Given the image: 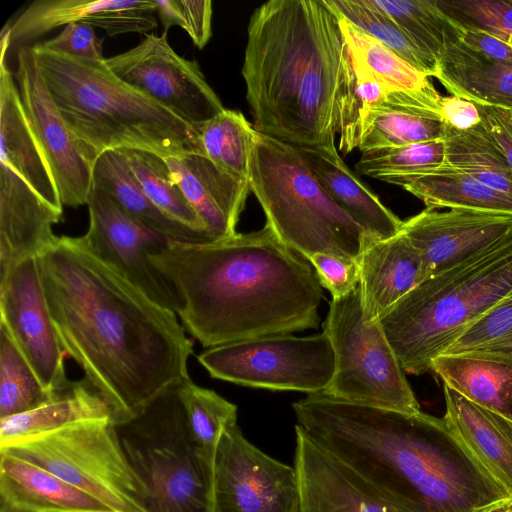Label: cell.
Here are the masks:
<instances>
[{
  "label": "cell",
  "instance_id": "obj_6",
  "mask_svg": "<svg viewBox=\"0 0 512 512\" xmlns=\"http://www.w3.org/2000/svg\"><path fill=\"white\" fill-rule=\"evenodd\" d=\"M511 293L512 229L471 258L422 281L379 323L403 370L420 375Z\"/></svg>",
  "mask_w": 512,
  "mask_h": 512
},
{
  "label": "cell",
  "instance_id": "obj_1",
  "mask_svg": "<svg viewBox=\"0 0 512 512\" xmlns=\"http://www.w3.org/2000/svg\"><path fill=\"white\" fill-rule=\"evenodd\" d=\"M37 259L59 342L116 425L189 377L194 343L175 311L94 255L83 236H57Z\"/></svg>",
  "mask_w": 512,
  "mask_h": 512
},
{
  "label": "cell",
  "instance_id": "obj_50",
  "mask_svg": "<svg viewBox=\"0 0 512 512\" xmlns=\"http://www.w3.org/2000/svg\"><path fill=\"white\" fill-rule=\"evenodd\" d=\"M440 115L445 124L458 131H467L481 123L475 103L457 96H442Z\"/></svg>",
  "mask_w": 512,
  "mask_h": 512
},
{
  "label": "cell",
  "instance_id": "obj_12",
  "mask_svg": "<svg viewBox=\"0 0 512 512\" xmlns=\"http://www.w3.org/2000/svg\"><path fill=\"white\" fill-rule=\"evenodd\" d=\"M215 512H301L296 469L263 453L237 420L223 430L213 456Z\"/></svg>",
  "mask_w": 512,
  "mask_h": 512
},
{
  "label": "cell",
  "instance_id": "obj_30",
  "mask_svg": "<svg viewBox=\"0 0 512 512\" xmlns=\"http://www.w3.org/2000/svg\"><path fill=\"white\" fill-rule=\"evenodd\" d=\"M435 78L452 96L512 108V65L491 61L459 41L444 51Z\"/></svg>",
  "mask_w": 512,
  "mask_h": 512
},
{
  "label": "cell",
  "instance_id": "obj_33",
  "mask_svg": "<svg viewBox=\"0 0 512 512\" xmlns=\"http://www.w3.org/2000/svg\"><path fill=\"white\" fill-rule=\"evenodd\" d=\"M444 144L447 165L494 190L512 196V168L482 123L467 131L447 126Z\"/></svg>",
  "mask_w": 512,
  "mask_h": 512
},
{
  "label": "cell",
  "instance_id": "obj_11",
  "mask_svg": "<svg viewBox=\"0 0 512 512\" xmlns=\"http://www.w3.org/2000/svg\"><path fill=\"white\" fill-rule=\"evenodd\" d=\"M211 377L238 385L322 393L335 372L332 344L321 334L272 335L207 348L197 356Z\"/></svg>",
  "mask_w": 512,
  "mask_h": 512
},
{
  "label": "cell",
  "instance_id": "obj_25",
  "mask_svg": "<svg viewBox=\"0 0 512 512\" xmlns=\"http://www.w3.org/2000/svg\"><path fill=\"white\" fill-rule=\"evenodd\" d=\"M114 511L50 471L0 451V512Z\"/></svg>",
  "mask_w": 512,
  "mask_h": 512
},
{
  "label": "cell",
  "instance_id": "obj_52",
  "mask_svg": "<svg viewBox=\"0 0 512 512\" xmlns=\"http://www.w3.org/2000/svg\"><path fill=\"white\" fill-rule=\"evenodd\" d=\"M93 512H115V511H93Z\"/></svg>",
  "mask_w": 512,
  "mask_h": 512
},
{
  "label": "cell",
  "instance_id": "obj_45",
  "mask_svg": "<svg viewBox=\"0 0 512 512\" xmlns=\"http://www.w3.org/2000/svg\"><path fill=\"white\" fill-rule=\"evenodd\" d=\"M164 32L172 26L184 29L193 43L202 49L212 35L210 0H153Z\"/></svg>",
  "mask_w": 512,
  "mask_h": 512
},
{
  "label": "cell",
  "instance_id": "obj_31",
  "mask_svg": "<svg viewBox=\"0 0 512 512\" xmlns=\"http://www.w3.org/2000/svg\"><path fill=\"white\" fill-rule=\"evenodd\" d=\"M92 184L111 195L134 219L170 241L197 243L213 241L166 216L143 191L118 150L106 151L93 164Z\"/></svg>",
  "mask_w": 512,
  "mask_h": 512
},
{
  "label": "cell",
  "instance_id": "obj_28",
  "mask_svg": "<svg viewBox=\"0 0 512 512\" xmlns=\"http://www.w3.org/2000/svg\"><path fill=\"white\" fill-rule=\"evenodd\" d=\"M431 370L470 401L512 420V352L441 355Z\"/></svg>",
  "mask_w": 512,
  "mask_h": 512
},
{
  "label": "cell",
  "instance_id": "obj_15",
  "mask_svg": "<svg viewBox=\"0 0 512 512\" xmlns=\"http://www.w3.org/2000/svg\"><path fill=\"white\" fill-rule=\"evenodd\" d=\"M86 205L89 228L82 236L90 251L153 301L175 311L174 294L149 258L170 240L134 219L111 195L94 185Z\"/></svg>",
  "mask_w": 512,
  "mask_h": 512
},
{
  "label": "cell",
  "instance_id": "obj_32",
  "mask_svg": "<svg viewBox=\"0 0 512 512\" xmlns=\"http://www.w3.org/2000/svg\"><path fill=\"white\" fill-rule=\"evenodd\" d=\"M422 200L426 208L469 209L512 214V196L494 190L446 163L434 170L391 178Z\"/></svg>",
  "mask_w": 512,
  "mask_h": 512
},
{
  "label": "cell",
  "instance_id": "obj_44",
  "mask_svg": "<svg viewBox=\"0 0 512 512\" xmlns=\"http://www.w3.org/2000/svg\"><path fill=\"white\" fill-rule=\"evenodd\" d=\"M512 352V293L471 325L443 354Z\"/></svg>",
  "mask_w": 512,
  "mask_h": 512
},
{
  "label": "cell",
  "instance_id": "obj_14",
  "mask_svg": "<svg viewBox=\"0 0 512 512\" xmlns=\"http://www.w3.org/2000/svg\"><path fill=\"white\" fill-rule=\"evenodd\" d=\"M0 324L47 391L54 392L68 383L67 354L50 318L37 257L0 273Z\"/></svg>",
  "mask_w": 512,
  "mask_h": 512
},
{
  "label": "cell",
  "instance_id": "obj_24",
  "mask_svg": "<svg viewBox=\"0 0 512 512\" xmlns=\"http://www.w3.org/2000/svg\"><path fill=\"white\" fill-rule=\"evenodd\" d=\"M357 261L362 307L368 323L378 322L422 282L420 254L402 231L386 239L370 237Z\"/></svg>",
  "mask_w": 512,
  "mask_h": 512
},
{
  "label": "cell",
  "instance_id": "obj_41",
  "mask_svg": "<svg viewBox=\"0 0 512 512\" xmlns=\"http://www.w3.org/2000/svg\"><path fill=\"white\" fill-rule=\"evenodd\" d=\"M446 162L444 139L363 151L355 168L381 181L434 170Z\"/></svg>",
  "mask_w": 512,
  "mask_h": 512
},
{
  "label": "cell",
  "instance_id": "obj_3",
  "mask_svg": "<svg viewBox=\"0 0 512 512\" xmlns=\"http://www.w3.org/2000/svg\"><path fill=\"white\" fill-rule=\"evenodd\" d=\"M149 258L184 329L205 348L318 327L315 271L268 224L213 241H170Z\"/></svg>",
  "mask_w": 512,
  "mask_h": 512
},
{
  "label": "cell",
  "instance_id": "obj_10",
  "mask_svg": "<svg viewBox=\"0 0 512 512\" xmlns=\"http://www.w3.org/2000/svg\"><path fill=\"white\" fill-rule=\"evenodd\" d=\"M323 330L335 353V372L322 393L367 406L420 412L379 321L365 320L360 282L347 295L331 300Z\"/></svg>",
  "mask_w": 512,
  "mask_h": 512
},
{
  "label": "cell",
  "instance_id": "obj_8",
  "mask_svg": "<svg viewBox=\"0 0 512 512\" xmlns=\"http://www.w3.org/2000/svg\"><path fill=\"white\" fill-rule=\"evenodd\" d=\"M177 384L115 424L117 433L141 483L146 512H215L213 458L189 432Z\"/></svg>",
  "mask_w": 512,
  "mask_h": 512
},
{
  "label": "cell",
  "instance_id": "obj_7",
  "mask_svg": "<svg viewBox=\"0 0 512 512\" xmlns=\"http://www.w3.org/2000/svg\"><path fill=\"white\" fill-rule=\"evenodd\" d=\"M249 187L266 224L306 260L315 253L358 260L372 237L326 192L297 147L259 132Z\"/></svg>",
  "mask_w": 512,
  "mask_h": 512
},
{
  "label": "cell",
  "instance_id": "obj_38",
  "mask_svg": "<svg viewBox=\"0 0 512 512\" xmlns=\"http://www.w3.org/2000/svg\"><path fill=\"white\" fill-rule=\"evenodd\" d=\"M335 12L391 49L428 77L437 74V60L423 52L392 17L373 0H324Z\"/></svg>",
  "mask_w": 512,
  "mask_h": 512
},
{
  "label": "cell",
  "instance_id": "obj_51",
  "mask_svg": "<svg viewBox=\"0 0 512 512\" xmlns=\"http://www.w3.org/2000/svg\"><path fill=\"white\" fill-rule=\"evenodd\" d=\"M499 512H512V506L507 507V508H505V509H503V510H501Z\"/></svg>",
  "mask_w": 512,
  "mask_h": 512
},
{
  "label": "cell",
  "instance_id": "obj_49",
  "mask_svg": "<svg viewBox=\"0 0 512 512\" xmlns=\"http://www.w3.org/2000/svg\"><path fill=\"white\" fill-rule=\"evenodd\" d=\"M459 42L491 61L512 65V48L487 33L460 27Z\"/></svg>",
  "mask_w": 512,
  "mask_h": 512
},
{
  "label": "cell",
  "instance_id": "obj_2",
  "mask_svg": "<svg viewBox=\"0 0 512 512\" xmlns=\"http://www.w3.org/2000/svg\"><path fill=\"white\" fill-rule=\"evenodd\" d=\"M293 410L307 436L402 512H499L512 495L446 420L309 394Z\"/></svg>",
  "mask_w": 512,
  "mask_h": 512
},
{
  "label": "cell",
  "instance_id": "obj_26",
  "mask_svg": "<svg viewBox=\"0 0 512 512\" xmlns=\"http://www.w3.org/2000/svg\"><path fill=\"white\" fill-rule=\"evenodd\" d=\"M444 419L476 459L512 495V420L444 384Z\"/></svg>",
  "mask_w": 512,
  "mask_h": 512
},
{
  "label": "cell",
  "instance_id": "obj_27",
  "mask_svg": "<svg viewBox=\"0 0 512 512\" xmlns=\"http://www.w3.org/2000/svg\"><path fill=\"white\" fill-rule=\"evenodd\" d=\"M297 148L321 186L368 234L386 239L402 231L404 221L348 168L336 147Z\"/></svg>",
  "mask_w": 512,
  "mask_h": 512
},
{
  "label": "cell",
  "instance_id": "obj_4",
  "mask_svg": "<svg viewBox=\"0 0 512 512\" xmlns=\"http://www.w3.org/2000/svg\"><path fill=\"white\" fill-rule=\"evenodd\" d=\"M242 66L257 132L299 148H334L352 70L338 15L324 0H270L248 24Z\"/></svg>",
  "mask_w": 512,
  "mask_h": 512
},
{
  "label": "cell",
  "instance_id": "obj_22",
  "mask_svg": "<svg viewBox=\"0 0 512 512\" xmlns=\"http://www.w3.org/2000/svg\"><path fill=\"white\" fill-rule=\"evenodd\" d=\"M62 216L0 163V273L49 247L57 237L53 226Z\"/></svg>",
  "mask_w": 512,
  "mask_h": 512
},
{
  "label": "cell",
  "instance_id": "obj_39",
  "mask_svg": "<svg viewBox=\"0 0 512 512\" xmlns=\"http://www.w3.org/2000/svg\"><path fill=\"white\" fill-rule=\"evenodd\" d=\"M52 394L43 387L8 330L0 324V419L35 409Z\"/></svg>",
  "mask_w": 512,
  "mask_h": 512
},
{
  "label": "cell",
  "instance_id": "obj_16",
  "mask_svg": "<svg viewBox=\"0 0 512 512\" xmlns=\"http://www.w3.org/2000/svg\"><path fill=\"white\" fill-rule=\"evenodd\" d=\"M17 83L22 107L49 164L63 206L87 204L92 189V165L82 156L39 69L33 46L16 51Z\"/></svg>",
  "mask_w": 512,
  "mask_h": 512
},
{
  "label": "cell",
  "instance_id": "obj_46",
  "mask_svg": "<svg viewBox=\"0 0 512 512\" xmlns=\"http://www.w3.org/2000/svg\"><path fill=\"white\" fill-rule=\"evenodd\" d=\"M314 267L321 286L340 298L354 290L360 282V268L355 259L329 253H315L307 259Z\"/></svg>",
  "mask_w": 512,
  "mask_h": 512
},
{
  "label": "cell",
  "instance_id": "obj_21",
  "mask_svg": "<svg viewBox=\"0 0 512 512\" xmlns=\"http://www.w3.org/2000/svg\"><path fill=\"white\" fill-rule=\"evenodd\" d=\"M164 159L173 180L211 238L218 240L236 234L250 191L249 183L227 173L201 153Z\"/></svg>",
  "mask_w": 512,
  "mask_h": 512
},
{
  "label": "cell",
  "instance_id": "obj_37",
  "mask_svg": "<svg viewBox=\"0 0 512 512\" xmlns=\"http://www.w3.org/2000/svg\"><path fill=\"white\" fill-rule=\"evenodd\" d=\"M408 37L437 62L448 46L459 41L460 27L436 0H373Z\"/></svg>",
  "mask_w": 512,
  "mask_h": 512
},
{
  "label": "cell",
  "instance_id": "obj_9",
  "mask_svg": "<svg viewBox=\"0 0 512 512\" xmlns=\"http://www.w3.org/2000/svg\"><path fill=\"white\" fill-rule=\"evenodd\" d=\"M0 451L50 471L115 512H146L141 483L110 419L80 421Z\"/></svg>",
  "mask_w": 512,
  "mask_h": 512
},
{
  "label": "cell",
  "instance_id": "obj_42",
  "mask_svg": "<svg viewBox=\"0 0 512 512\" xmlns=\"http://www.w3.org/2000/svg\"><path fill=\"white\" fill-rule=\"evenodd\" d=\"M351 61L352 70L347 78L339 107L337 134L340 135L339 149L343 154L358 148L363 113L387 92L365 68L352 58Z\"/></svg>",
  "mask_w": 512,
  "mask_h": 512
},
{
  "label": "cell",
  "instance_id": "obj_36",
  "mask_svg": "<svg viewBox=\"0 0 512 512\" xmlns=\"http://www.w3.org/2000/svg\"><path fill=\"white\" fill-rule=\"evenodd\" d=\"M204 154L218 167L249 183L257 131L237 110L224 109L199 128Z\"/></svg>",
  "mask_w": 512,
  "mask_h": 512
},
{
  "label": "cell",
  "instance_id": "obj_35",
  "mask_svg": "<svg viewBox=\"0 0 512 512\" xmlns=\"http://www.w3.org/2000/svg\"><path fill=\"white\" fill-rule=\"evenodd\" d=\"M118 151L145 194L159 210L174 221L209 235L203 222L173 180L163 157L141 149L123 148Z\"/></svg>",
  "mask_w": 512,
  "mask_h": 512
},
{
  "label": "cell",
  "instance_id": "obj_48",
  "mask_svg": "<svg viewBox=\"0 0 512 512\" xmlns=\"http://www.w3.org/2000/svg\"><path fill=\"white\" fill-rule=\"evenodd\" d=\"M477 107L481 123L500 146L512 168V108L485 105Z\"/></svg>",
  "mask_w": 512,
  "mask_h": 512
},
{
  "label": "cell",
  "instance_id": "obj_20",
  "mask_svg": "<svg viewBox=\"0 0 512 512\" xmlns=\"http://www.w3.org/2000/svg\"><path fill=\"white\" fill-rule=\"evenodd\" d=\"M10 30L8 22L0 37V163L11 168L48 205L63 212L51 169L24 113L14 74L6 63Z\"/></svg>",
  "mask_w": 512,
  "mask_h": 512
},
{
  "label": "cell",
  "instance_id": "obj_47",
  "mask_svg": "<svg viewBox=\"0 0 512 512\" xmlns=\"http://www.w3.org/2000/svg\"><path fill=\"white\" fill-rule=\"evenodd\" d=\"M103 40L93 27L83 23L67 24L61 33L40 45L57 54L76 59L105 60L102 53Z\"/></svg>",
  "mask_w": 512,
  "mask_h": 512
},
{
  "label": "cell",
  "instance_id": "obj_43",
  "mask_svg": "<svg viewBox=\"0 0 512 512\" xmlns=\"http://www.w3.org/2000/svg\"><path fill=\"white\" fill-rule=\"evenodd\" d=\"M457 25L487 33L512 48V0H436Z\"/></svg>",
  "mask_w": 512,
  "mask_h": 512
},
{
  "label": "cell",
  "instance_id": "obj_29",
  "mask_svg": "<svg viewBox=\"0 0 512 512\" xmlns=\"http://www.w3.org/2000/svg\"><path fill=\"white\" fill-rule=\"evenodd\" d=\"M92 419L114 422L111 407L85 378L69 380L37 408L0 419V447Z\"/></svg>",
  "mask_w": 512,
  "mask_h": 512
},
{
  "label": "cell",
  "instance_id": "obj_34",
  "mask_svg": "<svg viewBox=\"0 0 512 512\" xmlns=\"http://www.w3.org/2000/svg\"><path fill=\"white\" fill-rule=\"evenodd\" d=\"M335 13L351 58L374 76L387 91L438 94L427 75L342 15Z\"/></svg>",
  "mask_w": 512,
  "mask_h": 512
},
{
  "label": "cell",
  "instance_id": "obj_13",
  "mask_svg": "<svg viewBox=\"0 0 512 512\" xmlns=\"http://www.w3.org/2000/svg\"><path fill=\"white\" fill-rule=\"evenodd\" d=\"M105 62L121 80L198 130L225 109L198 63L178 55L167 32L146 34L138 45Z\"/></svg>",
  "mask_w": 512,
  "mask_h": 512
},
{
  "label": "cell",
  "instance_id": "obj_19",
  "mask_svg": "<svg viewBox=\"0 0 512 512\" xmlns=\"http://www.w3.org/2000/svg\"><path fill=\"white\" fill-rule=\"evenodd\" d=\"M153 0H36L11 25L10 48L30 46L70 23L103 29L108 36L146 33L158 26Z\"/></svg>",
  "mask_w": 512,
  "mask_h": 512
},
{
  "label": "cell",
  "instance_id": "obj_17",
  "mask_svg": "<svg viewBox=\"0 0 512 512\" xmlns=\"http://www.w3.org/2000/svg\"><path fill=\"white\" fill-rule=\"evenodd\" d=\"M512 229V214L426 208L403 222L402 232L420 254L422 281L471 258Z\"/></svg>",
  "mask_w": 512,
  "mask_h": 512
},
{
  "label": "cell",
  "instance_id": "obj_5",
  "mask_svg": "<svg viewBox=\"0 0 512 512\" xmlns=\"http://www.w3.org/2000/svg\"><path fill=\"white\" fill-rule=\"evenodd\" d=\"M33 46L39 69L84 159L123 148L163 158L204 154L199 130L116 76L105 60ZM205 155V154H204Z\"/></svg>",
  "mask_w": 512,
  "mask_h": 512
},
{
  "label": "cell",
  "instance_id": "obj_23",
  "mask_svg": "<svg viewBox=\"0 0 512 512\" xmlns=\"http://www.w3.org/2000/svg\"><path fill=\"white\" fill-rule=\"evenodd\" d=\"M441 97L439 93L387 91L363 113L358 149L444 139L447 125L440 115Z\"/></svg>",
  "mask_w": 512,
  "mask_h": 512
},
{
  "label": "cell",
  "instance_id": "obj_18",
  "mask_svg": "<svg viewBox=\"0 0 512 512\" xmlns=\"http://www.w3.org/2000/svg\"><path fill=\"white\" fill-rule=\"evenodd\" d=\"M301 512H402L352 467L295 426Z\"/></svg>",
  "mask_w": 512,
  "mask_h": 512
},
{
  "label": "cell",
  "instance_id": "obj_40",
  "mask_svg": "<svg viewBox=\"0 0 512 512\" xmlns=\"http://www.w3.org/2000/svg\"><path fill=\"white\" fill-rule=\"evenodd\" d=\"M177 391L189 432L199 448L211 458L225 427L237 420V407L213 390L196 385L188 377Z\"/></svg>",
  "mask_w": 512,
  "mask_h": 512
}]
</instances>
